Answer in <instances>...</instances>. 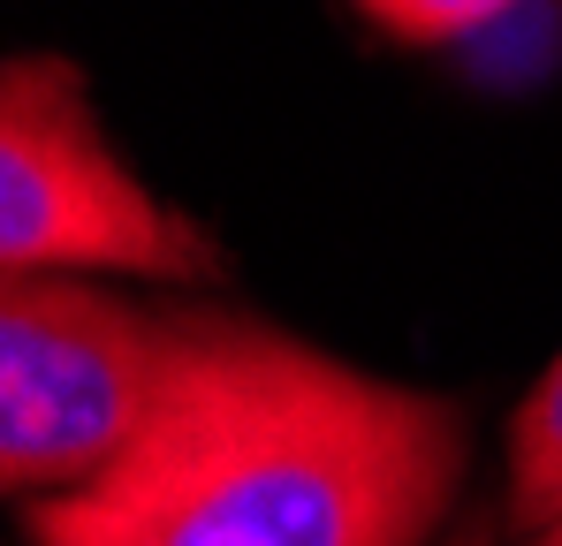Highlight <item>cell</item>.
<instances>
[{
    "mask_svg": "<svg viewBox=\"0 0 562 546\" xmlns=\"http://www.w3.org/2000/svg\"><path fill=\"white\" fill-rule=\"evenodd\" d=\"M464 478L441 395L228 319L106 478L31 501L38 546H426Z\"/></svg>",
    "mask_w": 562,
    "mask_h": 546,
    "instance_id": "obj_1",
    "label": "cell"
},
{
    "mask_svg": "<svg viewBox=\"0 0 562 546\" xmlns=\"http://www.w3.org/2000/svg\"><path fill=\"white\" fill-rule=\"evenodd\" d=\"M228 311H153L77 273H8L0 288V478L8 493H77L153 433Z\"/></svg>",
    "mask_w": 562,
    "mask_h": 546,
    "instance_id": "obj_2",
    "label": "cell"
},
{
    "mask_svg": "<svg viewBox=\"0 0 562 546\" xmlns=\"http://www.w3.org/2000/svg\"><path fill=\"white\" fill-rule=\"evenodd\" d=\"M0 273H221V243L114 160L85 77L54 54L0 77Z\"/></svg>",
    "mask_w": 562,
    "mask_h": 546,
    "instance_id": "obj_3",
    "label": "cell"
},
{
    "mask_svg": "<svg viewBox=\"0 0 562 546\" xmlns=\"http://www.w3.org/2000/svg\"><path fill=\"white\" fill-rule=\"evenodd\" d=\"M509 524L525 539L562 524V357L548 364V379L525 395L509 425Z\"/></svg>",
    "mask_w": 562,
    "mask_h": 546,
    "instance_id": "obj_4",
    "label": "cell"
},
{
    "mask_svg": "<svg viewBox=\"0 0 562 546\" xmlns=\"http://www.w3.org/2000/svg\"><path fill=\"white\" fill-rule=\"evenodd\" d=\"M366 15H373L380 31H395V38H464L479 23H494V15H509L517 0H358Z\"/></svg>",
    "mask_w": 562,
    "mask_h": 546,
    "instance_id": "obj_5",
    "label": "cell"
},
{
    "mask_svg": "<svg viewBox=\"0 0 562 546\" xmlns=\"http://www.w3.org/2000/svg\"><path fill=\"white\" fill-rule=\"evenodd\" d=\"M525 546H562V524H548V532H532Z\"/></svg>",
    "mask_w": 562,
    "mask_h": 546,
    "instance_id": "obj_6",
    "label": "cell"
},
{
    "mask_svg": "<svg viewBox=\"0 0 562 546\" xmlns=\"http://www.w3.org/2000/svg\"><path fill=\"white\" fill-rule=\"evenodd\" d=\"M449 546H494V539H486V532H464V539H449Z\"/></svg>",
    "mask_w": 562,
    "mask_h": 546,
    "instance_id": "obj_7",
    "label": "cell"
}]
</instances>
